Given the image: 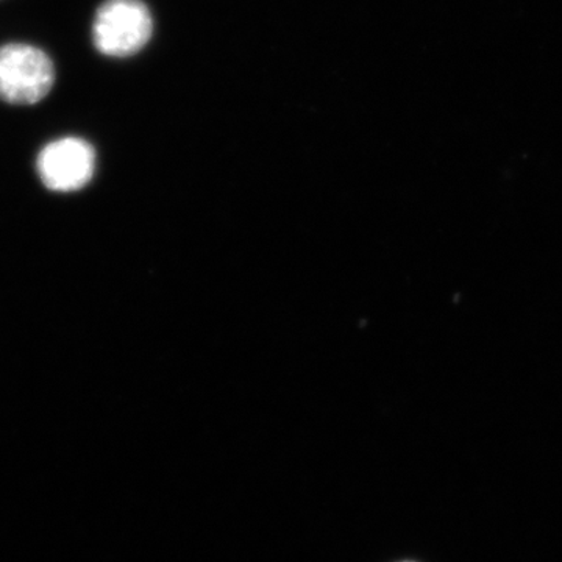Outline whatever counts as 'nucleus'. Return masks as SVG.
<instances>
[{"instance_id": "f257e3e1", "label": "nucleus", "mask_w": 562, "mask_h": 562, "mask_svg": "<svg viewBox=\"0 0 562 562\" xmlns=\"http://www.w3.org/2000/svg\"><path fill=\"white\" fill-rule=\"evenodd\" d=\"M154 20L140 0H106L92 22L95 49L106 57L138 54L149 43Z\"/></svg>"}, {"instance_id": "f03ea898", "label": "nucleus", "mask_w": 562, "mask_h": 562, "mask_svg": "<svg viewBox=\"0 0 562 562\" xmlns=\"http://www.w3.org/2000/svg\"><path fill=\"white\" fill-rule=\"evenodd\" d=\"M55 66L46 52L29 44L0 47V101L33 105L49 94Z\"/></svg>"}, {"instance_id": "7ed1b4c3", "label": "nucleus", "mask_w": 562, "mask_h": 562, "mask_svg": "<svg viewBox=\"0 0 562 562\" xmlns=\"http://www.w3.org/2000/svg\"><path fill=\"white\" fill-rule=\"evenodd\" d=\"M95 151L80 138H63L44 147L38 157L41 180L52 191L81 190L92 179Z\"/></svg>"}, {"instance_id": "20e7f679", "label": "nucleus", "mask_w": 562, "mask_h": 562, "mask_svg": "<svg viewBox=\"0 0 562 562\" xmlns=\"http://www.w3.org/2000/svg\"><path fill=\"white\" fill-rule=\"evenodd\" d=\"M402 562H416V561H402Z\"/></svg>"}]
</instances>
